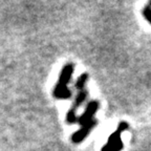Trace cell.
Listing matches in <instances>:
<instances>
[{
    "instance_id": "1",
    "label": "cell",
    "mask_w": 151,
    "mask_h": 151,
    "mask_svg": "<svg viewBox=\"0 0 151 151\" xmlns=\"http://www.w3.org/2000/svg\"><path fill=\"white\" fill-rule=\"evenodd\" d=\"M73 64L67 63L61 70V73L59 76V80L57 82L56 86L54 88V97L56 99L66 100L71 97V91L68 89L67 85L71 79V76L73 73Z\"/></svg>"
},
{
    "instance_id": "2",
    "label": "cell",
    "mask_w": 151,
    "mask_h": 151,
    "mask_svg": "<svg viewBox=\"0 0 151 151\" xmlns=\"http://www.w3.org/2000/svg\"><path fill=\"white\" fill-rule=\"evenodd\" d=\"M128 129V124L125 122L120 123V125L118 126L116 130L112 132L110 137L107 139L106 145H104L101 151H121L123 149V142L122 137H121V133L123 131H125Z\"/></svg>"
},
{
    "instance_id": "3",
    "label": "cell",
    "mask_w": 151,
    "mask_h": 151,
    "mask_svg": "<svg viewBox=\"0 0 151 151\" xmlns=\"http://www.w3.org/2000/svg\"><path fill=\"white\" fill-rule=\"evenodd\" d=\"M100 104L98 101H90L89 103L87 104V106L85 108L84 112L81 114L80 118H78V123L81 126H85L89 124L92 120H94V114L99 109Z\"/></svg>"
},
{
    "instance_id": "4",
    "label": "cell",
    "mask_w": 151,
    "mask_h": 151,
    "mask_svg": "<svg viewBox=\"0 0 151 151\" xmlns=\"http://www.w3.org/2000/svg\"><path fill=\"white\" fill-rule=\"evenodd\" d=\"M96 125H97V121L92 120L89 124H87V125H85V126H82L81 129H79L78 131H76L73 134V137H71V139H73V143H80V142H82L85 137L89 134V132L93 129Z\"/></svg>"
},
{
    "instance_id": "5",
    "label": "cell",
    "mask_w": 151,
    "mask_h": 151,
    "mask_svg": "<svg viewBox=\"0 0 151 151\" xmlns=\"http://www.w3.org/2000/svg\"><path fill=\"white\" fill-rule=\"evenodd\" d=\"M142 14L144 15L145 19L151 24V6L150 5H146V6L143 7V9H142Z\"/></svg>"
},
{
    "instance_id": "6",
    "label": "cell",
    "mask_w": 151,
    "mask_h": 151,
    "mask_svg": "<svg viewBox=\"0 0 151 151\" xmlns=\"http://www.w3.org/2000/svg\"><path fill=\"white\" fill-rule=\"evenodd\" d=\"M149 5H150V6H151V1H150V3H149Z\"/></svg>"
}]
</instances>
